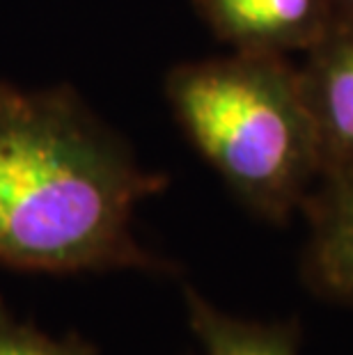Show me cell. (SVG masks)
<instances>
[{
    "label": "cell",
    "instance_id": "cell-1",
    "mask_svg": "<svg viewBox=\"0 0 353 355\" xmlns=\"http://www.w3.org/2000/svg\"><path fill=\"white\" fill-rule=\"evenodd\" d=\"M168 188L76 89L0 83V263L33 273L142 270L177 263L138 243L140 202Z\"/></svg>",
    "mask_w": 353,
    "mask_h": 355
},
{
    "label": "cell",
    "instance_id": "cell-2",
    "mask_svg": "<svg viewBox=\"0 0 353 355\" xmlns=\"http://www.w3.org/2000/svg\"><path fill=\"white\" fill-rule=\"evenodd\" d=\"M163 92L191 145L252 216L287 225L300 214L321 175V152L287 55L232 51L182 62Z\"/></svg>",
    "mask_w": 353,
    "mask_h": 355
},
{
    "label": "cell",
    "instance_id": "cell-3",
    "mask_svg": "<svg viewBox=\"0 0 353 355\" xmlns=\"http://www.w3.org/2000/svg\"><path fill=\"white\" fill-rule=\"evenodd\" d=\"M218 42L241 53H305L333 28L328 0H193Z\"/></svg>",
    "mask_w": 353,
    "mask_h": 355
},
{
    "label": "cell",
    "instance_id": "cell-4",
    "mask_svg": "<svg viewBox=\"0 0 353 355\" xmlns=\"http://www.w3.org/2000/svg\"><path fill=\"white\" fill-rule=\"evenodd\" d=\"M300 216L307 223L303 282L319 298L353 309V163L321 172Z\"/></svg>",
    "mask_w": 353,
    "mask_h": 355
},
{
    "label": "cell",
    "instance_id": "cell-5",
    "mask_svg": "<svg viewBox=\"0 0 353 355\" xmlns=\"http://www.w3.org/2000/svg\"><path fill=\"white\" fill-rule=\"evenodd\" d=\"M321 172L353 163V24H333L298 64ZM321 177V175H319Z\"/></svg>",
    "mask_w": 353,
    "mask_h": 355
},
{
    "label": "cell",
    "instance_id": "cell-6",
    "mask_svg": "<svg viewBox=\"0 0 353 355\" xmlns=\"http://www.w3.org/2000/svg\"><path fill=\"white\" fill-rule=\"evenodd\" d=\"M189 326L202 355H300V323L246 321L218 309L198 289L184 286Z\"/></svg>",
    "mask_w": 353,
    "mask_h": 355
},
{
    "label": "cell",
    "instance_id": "cell-7",
    "mask_svg": "<svg viewBox=\"0 0 353 355\" xmlns=\"http://www.w3.org/2000/svg\"><path fill=\"white\" fill-rule=\"evenodd\" d=\"M0 355H99V351L78 332L53 337L35 323L19 321L0 298Z\"/></svg>",
    "mask_w": 353,
    "mask_h": 355
},
{
    "label": "cell",
    "instance_id": "cell-8",
    "mask_svg": "<svg viewBox=\"0 0 353 355\" xmlns=\"http://www.w3.org/2000/svg\"><path fill=\"white\" fill-rule=\"evenodd\" d=\"M333 24H353V0H328Z\"/></svg>",
    "mask_w": 353,
    "mask_h": 355
}]
</instances>
